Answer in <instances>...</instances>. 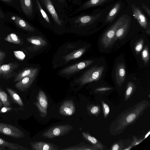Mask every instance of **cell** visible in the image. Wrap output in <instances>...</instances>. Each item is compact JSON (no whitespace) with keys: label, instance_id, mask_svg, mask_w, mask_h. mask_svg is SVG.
<instances>
[{"label":"cell","instance_id":"ab89813d","mask_svg":"<svg viewBox=\"0 0 150 150\" xmlns=\"http://www.w3.org/2000/svg\"><path fill=\"white\" fill-rule=\"evenodd\" d=\"M142 8L145 10L149 16L150 17V10L148 7L143 3H142Z\"/></svg>","mask_w":150,"mask_h":150},{"label":"cell","instance_id":"7402d4cb","mask_svg":"<svg viewBox=\"0 0 150 150\" xmlns=\"http://www.w3.org/2000/svg\"><path fill=\"white\" fill-rule=\"evenodd\" d=\"M0 146L6 147L8 150H30L21 145L7 142L1 138H0Z\"/></svg>","mask_w":150,"mask_h":150},{"label":"cell","instance_id":"4316f807","mask_svg":"<svg viewBox=\"0 0 150 150\" xmlns=\"http://www.w3.org/2000/svg\"><path fill=\"white\" fill-rule=\"evenodd\" d=\"M6 89L15 103L23 107L24 106V104L21 98L15 91L8 88H6Z\"/></svg>","mask_w":150,"mask_h":150},{"label":"cell","instance_id":"5bb4252c","mask_svg":"<svg viewBox=\"0 0 150 150\" xmlns=\"http://www.w3.org/2000/svg\"><path fill=\"white\" fill-rule=\"evenodd\" d=\"M130 18H129L125 23L117 29L110 46H112L117 40L122 39L126 34L130 25Z\"/></svg>","mask_w":150,"mask_h":150},{"label":"cell","instance_id":"ba28073f","mask_svg":"<svg viewBox=\"0 0 150 150\" xmlns=\"http://www.w3.org/2000/svg\"><path fill=\"white\" fill-rule=\"evenodd\" d=\"M133 15L140 26L144 29H146L148 23L145 16L142 11L138 6L134 4L131 5Z\"/></svg>","mask_w":150,"mask_h":150},{"label":"cell","instance_id":"d4e9b609","mask_svg":"<svg viewBox=\"0 0 150 150\" xmlns=\"http://www.w3.org/2000/svg\"><path fill=\"white\" fill-rule=\"evenodd\" d=\"M86 47H84L77 50L66 55L64 57L65 62L80 57L85 52Z\"/></svg>","mask_w":150,"mask_h":150},{"label":"cell","instance_id":"816d5d0a","mask_svg":"<svg viewBox=\"0 0 150 150\" xmlns=\"http://www.w3.org/2000/svg\"><path fill=\"white\" fill-rule=\"evenodd\" d=\"M1 74H2V72H1V69H0V76Z\"/></svg>","mask_w":150,"mask_h":150},{"label":"cell","instance_id":"7bdbcfd3","mask_svg":"<svg viewBox=\"0 0 150 150\" xmlns=\"http://www.w3.org/2000/svg\"><path fill=\"white\" fill-rule=\"evenodd\" d=\"M144 140V139H140L139 140L137 139V140L136 141L134 144V146H135L138 145V144L141 143V142L142 141H143Z\"/></svg>","mask_w":150,"mask_h":150},{"label":"cell","instance_id":"7c38bea8","mask_svg":"<svg viewBox=\"0 0 150 150\" xmlns=\"http://www.w3.org/2000/svg\"><path fill=\"white\" fill-rule=\"evenodd\" d=\"M101 13L94 15H84L77 17L74 21L75 23L79 26L90 25L99 18Z\"/></svg>","mask_w":150,"mask_h":150},{"label":"cell","instance_id":"cb8c5ba5","mask_svg":"<svg viewBox=\"0 0 150 150\" xmlns=\"http://www.w3.org/2000/svg\"><path fill=\"white\" fill-rule=\"evenodd\" d=\"M121 6L120 3H116L113 7L108 15L105 22H112L115 19L120 11Z\"/></svg>","mask_w":150,"mask_h":150},{"label":"cell","instance_id":"f907efd6","mask_svg":"<svg viewBox=\"0 0 150 150\" xmlns=\"http://www.w3.org/2000/svg\"><path fill=\"white\" fill-rule=\"evenodd\" d=\"M60 3H63L65 0H58Z\"/></svg>","mask_w":150,"mask_h":150},{"label":"cell","instance_id":"277c9868","mask_svg":"<svg viewBox=\"0 0 150 150\" xmlns=\"http://www.w3.org/2000/svg\"><path fill=\"white\" fill-rule=\"evenodd\" d=\"M73 128L72 126L69 125L54 126L44 132L42 136L45 138L53 139L68 134Z\"/></svg>","mask_w":150,"mask_h":150},{"label":"cell","instance_id":"1f68e13d","mask_svg":"<svg viewBox=\"0 0 150 150\" xmlns=\"http://www.w3.org/2000/svg\"><path fill=\"white\" fill-rule=\"evenodd\" d=\"M142 57L144 64H146L149 59V50L147 45L145 47L142 52Z\"/></svg>","mask_w":150,"mask_h":150},{"label":"cell","instance_id":"9a60e30c","mask_svg":"<svg viewBox=\"0 0 150 150\" xmlns=\"http://www.w3.org/2000/svg\"><path fill=\"white\" fill-rule=\"evenodd\" d=\"M42 3L51 14L55 23L61 26L62 23L58 17L55 9L50 0H41Z\"/></svg>","mask_w":150,"mask_h":150},{"label":"cell","instance_id":"8d00e7d4","mask_svg":"<svg viewBox=\"0 0 150 150\" xmlns=\"http://www.w3.org/2000/svg\"><path fill=\"white\" fill-rule=\"evenodd\" d=\"M111 88L107 87H102L98 88L95 89V91L97 92H103L111 90Z\"/></svg>","mask_w":150,"mask_h":150},{"label":"cell","instance_id":"60d3db41","mask_svg":"<svg viewBox=\"0 0 150 150\" xmlns=\"http://www.w3.org/2000/svg\"><path fill=\"white\" fill-rule=\"evenodd\" d=\"M15 54H18L19 55V56H18L17 58L18 59H20L21 60H23L24 59V58L25 57V55H21L23 54V52L21 51H14V52Z\"/></svg>","mask_w":150,"mask_h":150},{"label":"cell","instance_id":"3957f363","mask_svg":"<svg viewBox=\"0 0 150 150\" xmlns=\"http://www.w3.org/2000/svg\"><path fill=\"white\" fill-rule=\"evenodd\" d=\"M104 69L103 66H94L86 71L76 81L82 86L93 81H97L101 77Z\"/></svg>","mask_w":150,"mask_h":150},{"label":"cell","instance_id":"484cf974","mask_svg":"<svg viewBox=\"0 0 150 150\" xmlns=\"http://www.w3.org/2000/svg\"><path fill=\"white\" fill-rule=\"evenodd\" d=\"M62 150H98L95 146L87 144L81 145L80 144L75 146L61 149Z\"/></svg>","mask_w":150,"mask_h":150},{"label":"cell","instance_id":"8fae6325","mask_svg":"<svg viewBox=\"0 0 150 150\" xmlns=\"http://www.w3.org/2000/svg\"><path fill=\"white\" fill-rule=\"evenodd\" d=\"M126 69L124 64L122 62L118 63L115 69V77L116 83L119 87H121L124 82L126 77Z\"/></svg>","mask_w":150,"mask_h":150},{"label":"cell","instance_id":"d6986e66","mask_svg":"<svg viewBox=\"0 0 150 150\" xmlns=\"http://www.w3.org/2000/svg\"><path fill=\"white\" fill-rule=\"evenodd\" d=\"M82 133L83 138L93 145L95 146L98 150H103L105 149L104 146L96 138L88 133L82 132Z\"/></svg>","mask_w":150,"mask_h":150},{"label":"cell","instance_id":"7a4b0ae2","mask_svg":"<svg viewBox=\"0 0 150 150\" xmlns=\"http://www.w3.org/2000/svg\"><path fill=\"white\" fill-rule=\"evenodd\" d=\"M129 18L126 15L121 16L104 33L101 38V43L105 49L110 47L116 31Z\"/></svg>","mask_w":150,"mask_h":150},{"label":"cell","instance_id":"836d02e7","mask_svg":"<svg viewBox=\"0 0 150 150\" xmlns=\"http://www.w3.org/2000/svg\"><path fill=\"white\" fill-rule=\"evenodd\" d=\"M144 43V40L143 38L140 39L137 42L134 47V50L136 53L139 54L142 50Z\"/></svg>","mask_w":150,"mask_h":150},{"label":"cell","instance_id":"ffe728a7","mask_svg":"<svg viewBox=\"0 0 150 150\" xmlns=\"http://www.w3.org/2000/svg\"><path fill=\"white\" fill-rule=\"evenodd\" d=\"M108 0H89L81 5L73 14L88 8L99 5L105 2Z\"/></svg>","mask_w":150,"mask_h":150},{"label":"cell","instance_id":"681fc988","mask_svg":"<svg viewBox=\"0 0 150 150\" xmlns=\"http://www.w3.org/2000/svg\"><path fill=\"white\" fill-rule=\"evenodd\" d=\"M3 105V103L1 100H0V108H1Z\"/></svg>","mask_w":150,"mask_h":150},{"label":"cell","instance_id":"6da1fadb","mask_svg":"<svg viewBox=\"0 0 150 150\" xmlns=\"http://www.w3.org/2000/svg\"><path fill=\"white\" fill-rule=\"evenodd\" d=\"M148 100H143L120 114L109 128L110 134L116 136L122 133L127 127L133 124L149 107Z\"/></svg>","mask_w":150,"mask_h":150},{"label":"cell","instance_id":"9c48e42d","mask_svg":"<svg viewBox=\"0 0 150 150\" xmlns=\"http://www.w3.org/2000/svg\"><path fill=\"white\" fill-rule=\"evenodd\" d=\"M76 108L73 101L68 100L64 101L59 107V112L62 115L70 116L74 115Z\"/></svg>","mask_w":150,"mask_h":150},{"label":"cell","instance_id":"44dd1931","mask_svg":"<svg viewBox=\"0 0 150 150\" xmlns=\"http://www.w3.org/2000/svg\"><path fill=\"white\" fill-rule=\"evenodd\" d=\"M22 10L27 16H30L33 13V4L32 0H20Z\"/></svg>","mask_w":150,"mask_h":150},{"label":"cell","instance_id":"2e32d148","mask_svg":"<svg viewBox=\"0 0 150 150\" xmlns=\"http://www.w3.org/2000/svg\"><path fill=\"white\" fill-rule=\"evenodd\" d=\"M19 65L16 63H10L0 66V69L2 74L4 78H9L11 75L14 71V70L17 69Z\"/></svg>","mask_w":150,"mask_h":150},{"label":"cell","instance_id":"b9f144b4","mask_svg":"<svg viewBox=\"0 0 150 150\" xmlns=\"http://www.w3.org/2000/svg\"><path fill=\"white\" fill-rule=\"evenodd\" d=\"M5 52L0 51V65L2 60L5 57Z\"/></svg>","mask_w":150,"mask_h":150},{"label":"cell","instance_id":"e0dca14e","mask_svg":"<svg viewBox=\"0 0 150 150\" xmlns=\"http://www.w3.org/2000/svg\"><path fill=\"white\" fill-rule=\"evenodd\" d=\"M11 18L19 28L30 32H32L35 31L34 28L20 17L14 16L11 17Z\"/></svg>","mask_w":150,"mask_h":150},{"label":"cell","instance_id":"ac0fdd59","mask_svg":"<svg viewBox=\"0 0 150 150\" xmlns=\"http://www.w3.org/2000/svg\"><path fill=\"white\" fill-rule=\"evenodd\" d=\"M38 69L37 68H26L20 72L15 78L14 82H18L24 77L33 75H37Z\"/></svg>","mask_w":150,"mask_h":150},{"label":"cell","instance_id":"83f0119b","mask_svg":"<svg viewBox=\"0 0 150 150\" xmlns=\"http://www.w3.org/2000/svg\"><path fill=\"white\" fill-rule=\"evenodd\" d=\"M136 86L134 83L132 81L128 82L125 94V100H127L132 96L136 90Z\"/></svg>","mask_w":150,"mask_h":150},{"label":"cell","instance_id":"c3c4849f","mask_svg":"<svg viewBox=\"0 0 150 150\" xmlns=\"http://www.w3.org/2000/svg\"><path fill=\"white\" fill-rule=\"evenodd\" d=\"M5 147H4V146H0V150L5 149Z\"/></svg>","mask_w":150,"mask_h":150},{"label":"cell","instance_id":"d590c367","mask_svg":"<svg viewBox=\"0 0 150 150\" xmlns=\"http://www.w3.org/2000/svg\"><path fill=\"white\" fill-rule=\"evenodd\" d=\"M122 148H123V150L125 148H126L121 142L118 141L113 144L111 147V149L112 150H123Z\"/></svg>","mask_w":150,"mask_h":150},{"label":"cell","instance_id":"74e56055","mask_svg":"<svg viewBox=\"0 0 150 150\" xmlns=\"http://www.w3.org/2000/svg\"><path fill=\"white\" fill-rule=\"evenodd\" d=\"M133 140L131 143L126 148L124 149L123 150H129L130 149L132 148L134 146V144L137 140V139L136 137H133Z\"/></svg>","mask_w":150,"mask_h":150},{"label":"cell","instance_id":"7dc6e473","mask_svg":"<svg viewBox=\"0 0 150 150\" xmlns=\"http://www.w3.org/2000/svg\"><path fill=\"white\" fill-rule=\"evenodd\" d=\"M146 32L147 33V34H148L149 35H150V29L149 28V29L148 30V29H146Z\"/></svg>","mask_w":150,"mask_h":150},{"label":"cell","instance_id":"f546056e","mask_svg":"<svg viewBox=\"0 0 150 150\" xmlns=\"http://www.w3.org/2000/svg\"><path fill=\"white\" fill-rule=\"evenodd\" d=\"M87 110L90 114L98 116L101 111V108L99 105L90 104L87 106Z\"/></svg>","mask_w":150,"mask_h":150},{"label":"cell","instance_id":"f6af8a7d","mask_svg":"<svg viewBox=\"0 0 150 150\" xmlns=\"http://www.w3.org/2000/svg\"><path fill=\"white\" fill-rule=\"evenodd\" d=\"M150 131H149L146 134V135L145 136V137L144 138V139H145V138H146L149 135V134H150Z\"/></svg>","mask_w":150,"mask_h":150},{"label":"cell","instance_id":"4fadbf2b","mask_svg":"<svg viewBox=\"0 0 150 150\" xmlns=\"http://www.w3.org/2000/svg\"><path fill=\"white\" fill-rule=\"evenodd\" d=\"M31 147L34 150H57L59 147L53 144L42 142H34L30 143Z\"/></svg>","mask_w":150,"mask_h":150},{"label":"cell","instance_id":"5b68a950","mask_svg":"<svg viewBox=\"0 0 150 150\" xmlns=\"http://www.w3.org/2000/svg\"><path fill=\"white\" fill-rule=\"evenodd\" d=\"M0 133L15 138L25 137L23 132L15 126L9 124L0 122Z\"/></svg>","mask_w":150,"mask_h":150},{"label":"cell","instance_id":"d6a6232c","mask_svg":"<svg viewBox=\"0 0 150 150\" xmlns=\"http://www.w3.org/2000/svg\"><path fill=\"white\" fill-rule=\"evenodd\" d=\"M35 1L37 7L39 10L43 17L47 23H50V20L48 16L42 7L39 1L38 0H35Z\"/></svg>","mask_w":150,"mask_h":150},{"label":"cell","instance_id":"8992f818","mask_svg":"<svg viewBox=\"0 0 150 150\" xmlns=\"http://www.w3.org/2000/svg\"><path fill=\"white\" fill-rule=\"evenodd\" d=\"M35 104L41 116L45 117L47 114L48 101L45 93L42 91H39Z\"/></svg>","mask_w":150,"mask_h":150},{"label":"cell","instance_id":"4dcf8cb0","mask_svg":"<svg viewBox=\"0 0 150 150\" xmlns=\"http://www.w3.org/2000/svg\"><path fill=\"white\" fill-rule=\"evenodd\" d=\"M0 100L2 102L4 106L10 107L11 103L6 92L0 87Z\"/></svg>","mask_w":150,"mask_h":150},{"label":"cell","instance_id":"f35d334b","mask_svg":"<svg viewBox=\"0 0 150 150\" xmlns=\"http://www.w3.org/2000/svg\"><path fill=\"white\" fill-rule=\"evenodd\" d=\"M13 108L9 107L4 106L0 110V113H4L12 110Z\"/></svg>","mask_w":150,"mask_h":150},{"label":"cell","instance_id":"bcb514c9","mask_svg":"<svg viewBox=\"0 0 150 150\" xmlns=\"http://www.w3.org/2000/svg\"><path fill=\"white\" fill-rule=\"evenodd\" d=\"M4 15L1 11H0V18H4Z\"/></svg>","mask_w":150,"mask_h":150},{"label":"cell","instance_id":"30bf717a","mask_svg":"<svg viewBox=\"0 0 150 150\" xmlns=\"http://www.w3.org/2000/svg\"><path fill=\"white\" fill-rule=\"evenodd\" d=\"M37 75H33L24 77L15 84V88L21 92L26 91L32 85Z\"/></svg>","mask_w":150,"mask_h":150},{"label":"cell","instance_id":"f1b7e54d","mask_svg":"<svg viewBox=\"0 0 150 150\" xmlns=\"http://www.w3.org/2000/svg\"><path fill=\"white\" fill-rule=\"evenodd\" d=\"M4 40L14 44L21 45L22 41L14 33H11L4 38Z\"/></svg>","mask_w":150,"mask_h":150},{"label":"cell","instance_id":"ee69618b","mask_svg":"<svg viewBox=\"0 0 150 150\" xmlns=\"http://www.w3.org/2000/svg\"><path fill=\"white\" fill-rule=\"evenodd\" d=\"M4 2H5L7 3H11V2L12 0H0Z\"/></svg>","mask_w":150,"mask_h":150},{"label":"cell","instance_id":"e575fe53","mask_svg":"<svg viewBox=\"0 0 150 150\" xmlns=\"http://www.w3.org/2000/svg\"><path fill=\"white\" fill-rule=\"evenodd\" d=\"M101 101L104 117L105 118L107 117L110 113V107L108 105L103 101L101 100Z\"/></svg>","mask_w":150,"mask_h":150},{"label":"cell","instance_id":"603a6c76","mask_svg":"<svg viewBox=\"0 0 150 150\" xmlns=\"http://www.w3.org/2000/svg\"><path fill=\"white\" fill-rule=\"evenodd\" d=\"M27 40L29 42L38 47H42L47 45V41L40 36H31L28 37Z\"/></svg>","mask_w":150,"mask_h":150},{"label":"cell","instance_id":"52a82bcc","mask_svg":"<svg viewBox=\"0 0 150 150\" xmlns=\"http://www.w3.org/2000/svg\"><path fill=\"white\" fill-rule=\"evenodd\" d=\"M93 62L92 60L83 61L67 67L60 71L62 74L70 75L82 70Z\"/></svg>","mask_w":150,"mask_h":150}]
</instances>
